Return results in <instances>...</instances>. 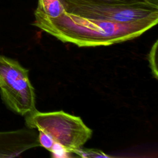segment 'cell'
Here are the masks:
<instances>
[{
  "label": "cell",
  "instance_id": "obj_9",
  "mask_svg": "<svg viewBox=\"0 0 158 158\" xmlns=\"http://www.w3.org/2000/svg\"><path fill=\"white\" fill-rule=\"evenodd\" d=\"M38 141L40 146L51 152H52L54 148L56 145L55 142L48 135L41 131H38Z\"/></svg>",
  "mask_w": 158,
  "mask_h": 158
},
{
  "label": "cell",
  "instance_id": "obj_6",
  "mask_svg": "<svg viewBox=\"0 0 158 158\" xmlns=\"http://www.w3.org/2000/svg\"><path fill=\"white\" fill-rule=\"evenodd\" d=\"M66 4L64 0H38V10L44 15L56 18L65 12Z\"/></svg>",
  "mask_w": 158,
  "mask_h": 158
},
{
  "label": "cell",
  "instance_id": "obj_8",
  "mask_svg": "<svg viewBox=\"0 0 158 158\" xmlns=\"http://www.w3.org/2000/svg\"><path fill=\"white\" fill-rule=\"evenodd\" d=\"M158 41L156 40L154 44L152 45L150 52L148 55V60L149 63V66L152 73L153 77L156 78H158V71L157 65V44Z\"/></svg>",
  "mask_w": 158,
  "mask_h": 158
},
{
  "label": "cell",
  "instance_id": "obj_10",
  "mask_svg": "<svg viewBox=\"0 0 158 158\" xmlns=\"http://www.w3.org/2000/svg\"><path fill=\"white\" fill-rule=\"evenodd\" d=\"M93 2H107V3H133L137 2H148L158 4V0H83Z\"/></svg>",
  "mask_w": 158,
  "mask_h": 158
},
{
  "label": "cell",
  "instance_id": "obj_3",
  "mask_svg": "<svg viewBox=\"0 0 158 158\" xmlns=\"http://www.w3.org/2000/svg\"><path fill=\"white\" fill-rule=\"evenodd\" d=\"M65 12L87 18L117 23L158 20V4L148 2L133 3L93 2L83 0H64Z\"/></svg>",
  "mask_w": 158,
  "mask_h": 158
},
{
  "label": "cell",
  "instance_id": "obj_7",
  "mask_svg": "<svg viewBox=\"0 0 158 158\" xmlns=\"http://www.w3.org/2000/svg\"><path fill=\"white\" fill-rule=\"evenodd\" d=\"M74 154L81 157H110V156L106 154L102 151L97 149H88L80 148L76 149Z\"/></svg>",
  "mask_w": 158,
  "mask_h": 158
},
{
  "label": "cell",
  "instance_id": "obj_5",
  "mask_svg": "<svg viewBox=\"0 0 158 158\" xmlns=\"http://www.w3.org/2000/svg\"><path fill=\"white\" fill-rule=\"evenodd\" d=\"M38 146V132L35 128L0 131V158L15 157Z\"/></svg>",
  "mask_w": 158,
  "mask_h": 158
},
{
  "label": "cell",
  "instance_id": "obj_4",
  "mask_svg": "<svg viewBox=\"0 0 158 158\" xmlns=\"http://www.w3.org/2000/svg\"><path fill=\"white\" fill-rule=\"evenodd\" d=\"M0 93L7 107L18 114L25 115L36 110L28 70L2 55H0Z\"/></svg>",
  "mask_w": 158,
  "mask_h": 158
},
{
  "label": "cell",
  "instance_id": "obj_1",
  "mask_svg": "<svg viewBox=\"0 0 158 158\" xmlns=\"http://www.w3.org/2000/svg\"><path fill=\"white\" fill-rule=\"evenodd\" d=\"M32 25L63 43L79 47L109 46L137 38L157 25L158 20H147L117 23L87 18L64 12L56 18L35 10Z\"/></svg>",
  "mask_w": 158,
  "mask_h": 158
},
{
  "label": "cell",
  "instance_id": "obj_2",
  "mask_svg": "<svg viewBox=\"0 0 158 158\" xmlns=\"http://www.w3.org/2000/svg\"><path fill=\"white\" fill-rule=\"evenodd\" d=\"M25 123L28 128L46 133L67 154L82 147L93 133L80 117L63 110L41 112L35 110L25 115Z\"/></svg>",
  "mask_w": 158,
  "mask_h": 158
}]
</instances>
